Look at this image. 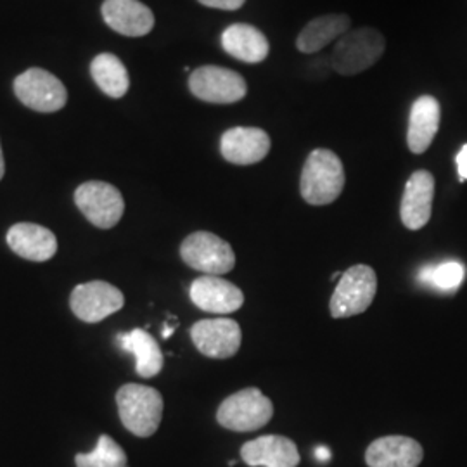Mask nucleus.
<instances>
[{"label":"nucleus","instance_id":"obj_1","mask_svg":"<svg viewBox=\"0 0 467 467\" xmlns=\"http://www.w3.org/2000/svg\"><path fill=\"white\" fill-rule=\"evenodd\" d=\"M345 189V168L337 154L316 150L305 161L301 171V198L314 206L331 204Z\"/></svg>","mask_w":467,"mask_h":467},{"label":"nucleus","instance_id":"obj_2","mask_svg":"<svg viewBox=\"0 0 467 467\" xmlns=\"http://www.w3.org/2000/svg\"><path fill=\"white\" fill-rule=\"evenodd\" d=\"M118 414L123 426L140 438L158 431L163 418V397L158 389L142 384H125L117 393Z\"/></svg>","mask_w":467,"mask_h":467},{"label":"nucleus","instance_id":"obj_3","mask_svg":"<svg viewBox=\"0 0 467 467\" xmlns=\"http://www.w3.org/2000/svg\"><path fill=\"white\" fill-rule=\"evenodd\" d=\"M274 416V403L258 388H246L220 403L217 420L225 430L250 433L267 426Z\"/></svg>","mask_w":467,"mask_h":467},{"label":"nucleus","instance_id":"obj_4","mask_svg":"<svg viewBox=\"0 0 467 467\" xmlns=\"http://www.w3.org/2000/svg\"><path fill=\"white\" fill-rule=\"evenodd\" d=\"M386 42L383 35L374 28H358L343 35L333 50L336 73L353 77L374 67L383 56Z\"/></svg>","mask_w":467,"mask_h":467},{"label":"nucleus","instance_id":"obj_5","mask_svg":"<svg viewBox=\"0 0 467 467\" xmlns=\"http://www.w3.org/2000/svg\"><path fill=\"white\" fill-rule=\"evenodd\" d=\"M378 291L376 272L368 265H353L343 272L331 298V316L334 318H347L364 314Z\"/></svg>","mask_w":467,"mask_h":467},{"label":"nucleus","instance_id":"obj_6","mask_svg":"<svg viewBox=\"0 0 467 467\" xmlns=\"http://www.w3.org/2000/svg\"><path fill=\"white\" fill-rule=\"evenodd\" d=\"M181 256L189 265L204 275H223L235 265L233 246L215 234L200 233L187 235L181 246Z\"/></svg>","mask_w":467,"mask_h":467},{"label":"nucleus","instance_id":"obj_7","mask_svg":"<svg viewBox=\"0 0 467 467\" xmlns=\"http://www.w3.org/2000/svg\"><path fill=\"white\" fill-rule=\"evenodd\" d=\"M17 99L38 113H56L65 108L67 92L63 82L42 67H32L15 80Z\"/></svg>","mask_w":467,"mask_h":467},{"label":"nucleus","instance_id":"obj_8","mask_svg":"<svg viewBox=\"0 0 467 467\" xmlns=\"http://www.w3.org/2000/svg\"><path fill=\"white\" fill-rule=\"evenodd\" d=\"M75 202L85 218L99 229H113L125 212L121 192L115 185L99 181L80 185L75 191Z\"/></svg>","mask_w":467,"mask_h":467},{"label":"nucleus","instance_id":"obj_9","mask_svg":"<svg viewBox=\"0 0 467 467\" xmlns=\"http://www.w3.org/2000/svg\"><path fill=\"white\" fill-rule=\"evenodd\" d=\"M192 96L212 104H234L244 99L248 92L246 80L229 67H196L189 77Z\"/></svg>","mask_w":467,"mask_h":467},{"label":"nucleus","instance_id":"obj_10","mask_svg":"<svg viewBox=\"0 0 467 467\" xmlns=\"http://www.w3.org/2000/svg\"><path fill=\"white\" fill-rule=\"evenodd\" d=\"M125 305V296L113 284L104 281L80 284L69 296V306L73 314L88 324H98Z\"/></svg>","mask_w":467,"mask_h":467},{"label":"nucleus","instance_id":"obj_11","mask_svg":"<svg viewBox=\"0 0 467 467\" xmlns=\"http://www.w3.org/2000/svg\"><path fill=\"white\" fill-rule=\"evenodd\" d=\"M194 347L210 358H231L241 348V327L233 318H204L191 327Z\"/></svg>","mask_w":467,"mask_h":467},{"label":"nucleus","instance_id":"obj_12","mask_svg":"<svg viewBox=\"0 0 467 467\" xmlns=\"http://www.w3.org/2000/svg\"><path fill=\"white\" fill-rule=\"evenodd\" d=\"M191 300L202 312L225 316L243 306L244 295L235 284L218 275H202L191 284Z\"/></svg>","mask_w":467,"mask_h":467},{"label":"nucleus","instance_id":"obj_13","mask_svg":"<svg viewBox=\"0 0 467 467\" xmlns=\"http://www.w3.org/2000/svg\"><path fill=\"white\" fill-rule=\"evenodd\" d=\"M222 156L239 167L254 165L267 158L270 137L256 127H234L220 139Z\"/></svg>","mask_w":467,"mask_h":467},{"label":"nucleus","instance_id":"obj_14","mask_svg":"<svg viewBox=\"0 0 467 467\" xmlns=\"http://www.w3.org/2000/svg\"><path fill=\"white\" fill-rule=\"evenodd\" d=\"M434 177L428 170H418L407 181L401 198L400 217L410 231L422 229L433 212Z\"/></svg>","mask_w":467,"mask_h":467},{"label":"nucleus","instance_id":"obj_15","mask_svg":"<svg viewBox=\"0 0 467 467\" xmlns=\"http://www.w3.org/2000/svg\"><path fill=\"white\" fill-rule=\"evenodd\" d=\"M241 459L251 467H298L300 451L285 436L265 434L243 445Z\"/></svg>","mask_w":467,"mask_h":467},{"label":"nucleus","instance_id":"obj_16","mask_svg":"<svg viewBox=\"0 0 467 467\" xmlns=\"http://www.w3.org/2000/svg\"><path fill=\"white\" fill-rule=\"evenodd\" d=\"M106 25L125 36H144L154 28V15L139 0H106L102 4Z\"/></svg>","mask_w":467,"mask_h":467},{"label":"nucleus","instance_id":"obj_17","mask_svg":"<svg viewBox=\"0 0 467 467\" xmlns=\"http://www.w3.org/2000/svg\"><path fill=\"white\" fill-rule=\"evenodd\" d=\"M424 451L420 443L409 436H383L368 445L366 462L368 467H418Z\"/></svg>","mask_w":467,"mask_h":467},{"label":"nucleus","instance_id":"obj_18","mask_svg":"<svg viewBox=\"0 0 467 467\" xmlns=\"http://www.w3.org/2000/svg\"><path fill=\"white\" fill-rule=\"evenodd\" d=\"M7 244L17 256L30 262H47L57 251V239L36 223H16L7 233Z\"/></svg>","mask_w":467,"mask_h":467},{"label":"nucleus","instance_id":"obj_19","mask_svg":"<svg viewBox=\"0 0 467 467\" xmlns=\"http://www.w3.org/2000/svg\"><path fill=\"white\" fill-rule=\"evenodd\" d=\"M441 108L433 96H420L410 108L407 144L414 154H422L430 150L434 135L440 129Z\"/></svg>","mask_w":467,"mask_h":467},{"label":"nucleus","instance_id":"obj_20","mask_svg":"<svg viewBox=\"0 0 467 467\" xmlns=\"http://www.w3.org/2000/svg\"><path fill=\"white\" fill-rule=\"evenodd\" d=\"M222 47L229 56L248 65H258L265 61L270 50L267 36L258 28L244 23L231 25L222 34Z\"/></svg>","mask_w":467,"mask_h":467},{"label":"nucleus","instance_id":"obj_21","mask_svg":"<svg viewBox=\"0 0 467 467\" xmlns=\"http://www.w3.org/2000/svg\"><path fill=\"white\" fill-rule=\"evenodd\" d=\"M351 19L347 15H326L316 17L301 30L296 47L303 54H314L334 40L350 32Z\"/></svg>","mask_w":467,"mask_h":467},{"label":"nucleus","instance_id":"obj_22","mask_svg":"<svg viewBox=\"0 0 467 467\" xmlns=\"http://www.w3.org/2000/svg\"><path fill=\"white\" fill-rule=\"evenodd\" d=\"M121 350L129 351L135 357V370L142 378H154L163 368V353L158 341L144 329H134L130 333L118 334Z\"/></svg>","mask_w":467,"mask_h":467},{"label":"nucleus","instance_id":"obj_23","mask_svg":"<svg viewBox=\"0 0 467 467\" xmlns=\"http://www.w3.org/2000/svg\"><path fill=\"white\" fill-rule=\"evenodd\" d=\"M90 73L94 82L106 96L119 99L129 92V87H130L129 71L115 54H109V52L99 54L90 65Z\"/></svg>","mask_w":467,"mask_h":467},{"label":"nucleus","instance_id":"obj_24","mask_svg":"<svg viewBox=\"0 0 467 467\" xmlns=\"http://www.w3.org/2000/svg\"><path fill=\"white\" fill-rule=\"evenodd\" d=\"M75 464L77 467H127V453L111 436L100 434L96 449L90 453H77Z\"/></svg>","mask_w":467,"mask_h":467},{"label":"nucleus","instance_id":"obj_25","mask_svg":"<svg viewBox=\"0 0 467 467\" xmlns=\"http://www.w3.org/2000/svg\"><path fill=\"white\" fill-rule=\"evenodd\" d=\"M466 268L461 262H443L434 267H426L420 270L419 281L430 284L440 291H455L461 284L464 283Z\"/></svg>","mask_w":467,"mask_h":467},{"label":"nucleus","instance_id":"obj_26","mask_svg":"<svg viewBox=\"0 0 467 467\" xmlns=\"http://www.w3.org/2000/svg\"><path fill=\"white\" fill-rule=\"evenodd\" d=\"M246 0H200V4L212 7V9H220V11H237L244 5Z\"/></svg>","mask_w":467,"mask_h":467},{"label":"nucleus","instance_id":"obj_27","mask_svg":"<svg viewBox=\"0 0 467 467\" xmlns=\"http://www.w3.org/2000/svg\"><path fill=\"white\" fill-rule=\"evenodd\" d=\"M457 171H459V179L461 182H466L467 181V144H464L461 150L457 152Z\"/></svg>","mask_w":467,"mask_h":467},{"label":"nucleus","instance_id":"obj_28","mask_svg":"<svg viewBox=\"0 0 467 467\" xmlns=\"http://www.w3.org/2000/svg\"><path fill=\"white\" fill-rule=\"evenodd\" d=\"M331 451L327 449V447H317L316 449V457H317L318 461H322V462H327L329 459H331Z\"/></svg>","mask_w":467,"mask_h":467},{"label":"nucleus","instance_id":"obj_29","mask_svg":"<svg viewBox=\"0 0 467 467\" xmlns=\"http://www.w3.org/2000/svg\"><path fill=\"white\" fill-rule=\"evenodd\" d=\"M4 173H5V163H4V154H2V148H0V181H2Z\"/></svg>","mask_w":467,"mask_h":467},{"label":"nucleus","instance_id":"obj_30","mask_svg":"<svg viewBox=\"0 0 467 467\" xmlns=\"http://www.w3.org/2000/svg\"><path fill=\"white\" fill-rule=\"evenodd\" d=\"M173 331H175V327H173V326H165V329H163V337H165V339L171 337Z\"/></svg>","mask_w":467,"mask_h":467}]
</instances>
